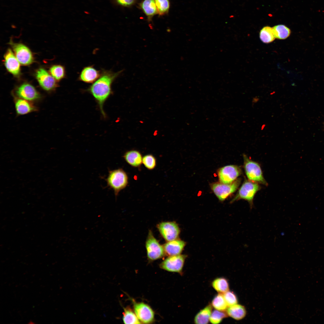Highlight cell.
<instances>
[{"instance_id":"obj_8","label":"cell","mask_w":324,"mask_h":324,"mask_svg":"<svg viewBox=\"0 0 324 324\" xmlns=\"http://www.w3.org/2000/svg\"><path fill=\"white\" fill-rule=\"evenodd\" d=\"M187 256L181 254L169 256L160 263V267L168 272L181 274Z\"/></svg>"},{"instance_id":"obj_11","label":"cell","mask_w":324,"mask_h":324,"mask_svg":"<svg viewBox=\"0 0 324 324\" xmlns=\"http://www.w3.org/2000/svg\"><path fill=\"white\" fill-rule=\"evenodd\" d=\"M15 56L20 64L28 65L33 62V58L29 49L24 44L20 43H10Z\"/></svg>"},{"instance_id":"obj_7","label":"cell","mask_w":324,"mask_h":324,"mask_svg":"<svg viewBox=\"0 0 324 324\" xmlns=\"http://www.w3.org/2000/svg\"><path fill=\"white\" fill-rule=\"evenodd\" d=\"M157 227L166 242L178 239L180 232L178 224L174 221L162 222L157 225Z\"/></svg>"},{"instance_id":"obj_23","label":"cell","mask_w":324,"mask_h":324,"mask_svg":"<svg viewBox=\"0 0 324 324\" xmlns=\"http://www.w3.org/2000/svg\"><path fill=\"white\" fill-rule=\"evenodd\" d=\"M123 307L124 312L123 313L122 320L124 323L131 324L141 323L138 319L134 312L130 308L128 307L125 308Z\"/></svg>"},{"instance_id":"obj_20","label":"cell","mask_w":324,"mask_h":324,"mask_svg":"<svg viewBox=\"0 0 324 324\" xmlns=\"http://www.w3.org/2000/svg\"><path fill=\"white\" fill-rule=\"evenodd\" d=\"M226 311L228 316L237 320L243 319L247 313L244 307L238 304L229 307Z\"/></svg>"},{"instance_id":"obj_6","label":"cell","mask_w":324,"mask_h":324,"mask_svg":"<svg viewBox=\"0 0 324 324\" xmlns=\"http://www.w3.org/2000/svg\"><path fill=\"white\" fill-rule=\"evenodd\" d=\"M241 182V179L238 178L229 184L214 183L212 184L211 188L219 200L223 201L237 190Z\"/></svg>"},{"instance_id":"obj_26","label":"cell","mask_w":324,"mask_h":324,"mask_svg":"<svg viewBox=\"0 0 324 324\" xmlns=\"http://www.w3.org/2000/svg\"><path fill=\"white\" fill-rule=\"evenodd\" d=\"M211 304L215 309L220 311H225L228 308L223 294L221 293H219L214 297Z\"/></svg>"},{"instance_id":"obj_21","label":"cell","mask_w":324,"mask_h":324,"mask_svg":"<svg viewBox=\"0 0 324 324\" xmlns=\"http://www.w3.org/2000/svg\"><path fill=\"white\" fill-rule=\"evenodd\" d=\"M212 306L209 304L200 310L194 317V322L197 324H208L212 312Z\"/></svg>"},{"instance_id":"obj_25","label":"cell","mask_w":324,"mask_h":324,"mask_svg":"<svg viewBox=\"0 0 324 324\" xmlns=\"http://www.w3.org/2000/svg\"><path fill=\"white\" fill-rule=\"evenodd\" d=\"M260 38L261 40L265 43H269L273 41L275 37L272 28L268 26L263 27L260 31Z\"/></svg>"},{"instance_id":"obj_30","label":"cell","mask_w":324,"mask_h":324,"mask_svg":"<svg viewBox=\"0 0 324 324\" xmlns=\"http://www.w3.org/2000/svg\"><path fill=\"white\" fill-rule=\"evenodd\" d=\"M142 164L148 170H152L156 166V159L152 154H147L143 157Z\"/></svg>"},{"instance_id":"obj_18","label":"cell","mask_w":324,"mask_h":324,"mask_svg":"<svg viewBox=\"0 0 324 324\" xmlns=\"http://www.w3.org/2000/svg\"><path fill=\"white\" fill-rule=\"evenodd\" d=\"M15 105L16 113L19 115H25L36 110L35 107L29 101L23 99H17Z\"/></svg>"},{"instance_id":"obj_19","label":"cell","mask_w":324,"mask_h":324,"mask_svg":"<svg viewBox=\"0 0 324 324\" xmlns=\"http://www.w3.org/2000/svg\"><path fill=\"white\" fill-rule=\"evenodd\" d=\"M140 7L149 21H151L153 17L158 14L154 0H143L140 3Z\"/></svg>"},{"instance_id":"obj_24","label":"cell","mask_w":324,"mask_h":324,"mask_svg":"<svg viewBox=\"0 0 324 324\" xmlns=\"http://www.w3.org/2000/svg\"><path fill=\"white\" fill-rule=\"evenodd\" d=\"M272 28L275 38L277 39H285L290 34V30L284 25H278Z\"/></svg>"},{"instance_id":"obj_2","label":"cell","mask_w":324,"mask_h":324,"mask_svg":"<svg viewBox=\"0 0 324 324\" xmlns=\"http://www.w3.org/2000/svg\"><path fill=\"white\" fill-rule=\"evenodd\" d=\"M106 181L108 187L113 190L116 199L120 191L127 186L128 177L124 170L120 168L110 170Z\"/></svg>"},{"instance_id":"obj_14","label":"cell","mask_w":324,"mask_h":324,"mask_svg":"<svg viewBox=\"0 0 324 324\" xmlns=\"http://www.w3.org/2000/svg\"><path fill=\"white\" fill-rule=\"evenodd\" d=\"M4 63L8 71L14 76L20 73V63L10 49H8L4 56Z\"/></svg>"},{"instance_id":"obj_17","label":"cell","mask_w":324,"mask_h":324,"mask_svg":"<svg viewBox=\"0 0 324 324\" xmlns=\"http://www.w3.org/2000/svg\"><path fill=\"white\" fill-rule=\"evenodd\" d=\"M123 158L127 163L134 167L140 168L142 164L143 157L140 152L137 150L127 151Z\"/></svg>"},{"instance_id":"obj_32","label":"cell","mask_w":324,"mask_h":324,"mask_svg":"<svg viewBox=\"0 0 324 324\" xmlns=\"http://www.w3.org/2000/svg\"><path fill=\"white\" fill-rule=\"evenodd\" d=\"M116 2L118 5L125 7H129L134 5L136 0H115Z\"/></svg>"},{"instance_id":"obj_3","label":"cell","mask_w":324,"mask_h":324,"mask_svg":"<svg viewBox=\"0 0 324 324\" xmlns=\"http://www.w3.org/2000/svg\"><path fill=\"white\" fill-rule=\"evenodd\" d=\"M244 168L248 180L266 186L268 183L265 179L259 164L250 159L246 155H243Z\"/></svg>"},{"instance_id":"obj_1","label":"cell","mask_w":324,"mask_h":324,"mask_svg":"<svg viewBox=\"0 0 324 324\" xmlns=\"http://www.w3.org/2000/svg\"><path fill=\"white\" fill-rule=\"evenodd\" d=\"M123 71L117 72L102 70L100 77L89 86L88 91L97 102L101 113L105 117L103 109L104 104L112 93V86L113 82Z\"/></svg>"},{"instance_id":"obj_22","label":"cell","mask_w":324,"mask_h":324,"mask_svg":"<svg viewBox=\"0 0 324 324\" xmlns=\"http://www.w3.org/2000/svg\"><path fill=\"white\" fill-rule=\"evenodd\" d=\"M212 285L213 288L219 293L223 294L229 290L228 280L224 277H219L214 279Z\"/></svg>"},{"instance_id":"obj_5","label":"cell","mask_w":324,"mask_h":324,"mask_svg":"<svg viewBox=\"0 0 324 324\" xmlns=\"http://www.w3.org/2000/svg\"><path fill=\"white\" fill-rule=\"evenodd\" d=\"M147 255L148 260L153 261L162 258L165 254L163 245L160 244L149 230L145 243Z\"/></svg>"},{"instance_id":"obj_16","label":"cell","mask_w":324,"mask_h":324,"mask_svg":"<svg viewBox=\"0 0 324 324\" xmlns=\"http://www.w3.org/2000/svg\"><path fill=\"white\" fill-rule=\"evenodd\" d=\"M101 72L96 69L93 66L84 67L80 73L78 79L87 83H93L100 76Z\"/></svg>"},{"instance_id":"obj_29","label":"cell","mask_w":324,"mask_h":324,"mask_svg":"<svg viewBox=\"0 0 324 324\" xmlns=\"http://www.w3.org/2000/svg\"><path fill=\"white\" fill-rule=\"evenodd\" d=\"M157 8L158 14L160 16L168 13L170 7L169 0H154Z\"/></svg>"},{"instance_id":"obj_4","label":"cell","mask_w":324,"mask_h":324,"mask_svg":"<svg viewBox=\"0 0 324 324\" xmlns=\"http://www.w3.org/2000/svg\"><path fill=\"white\" fill-rule=\"evenodd\" d=\"M261 189L259 184L249 180H245L239 189L231 202L243 199L247 201L252 207L255 195Z\"/></svg>"},{"instance_id":"obj_10","label":"cell","mask_w":324,"mask_h":324,"mask_svg":"<svg viewBox=\"0 0 324 324\" xmlns=\"http://www.w3.org/2000/svg\"><path fill=\"white\" fill-rule=\"evenodd\" d=\"M242 174V170L238 166L229 165L220 169L218 174L220 182L224 184L231 183Z\"/></svg>"},{"instance_id":"obj_13","label":"cell","mask_w":324,"mask_h":324,"mask_svg":"<svg viewBox=\"0 0 324 324\" xmlns=\"http://www.w3.org/2000/svg\"><path fill=\"white\" fill-rule=\"evenodd\" d=\"M36 77L40 86L46 91L52 90L57 86L55 79L44 68L37 70Z\"/></svg>"},{"instance_id":"obj_27","label":"cell","mask_w":324,"mask_h":324,"mask_svg":"<svg viewBox=\"0 0 324 324\" xmlns=\"http://www.w3.org/2000/svg\"><path fill=\"white\" fill-rule=\"evenodd\" d=\"M51 75L56 80H60L64 78L65 75L64 67L60 65L52 66L50 69Z\"/></svg>"},{"instance_id":"obj_9","label":"cell","mask_w":324,"mask_h":324,"mask_svg":"<svg viewBox=\"0 0 324 324\" xmlns=\"http://www.w3.org/2000/svg\"><path fill=\"white\" fill-rule=\"evenodd\" d=\"M134 311L141 323L149 324L154 320V313L148 304L142 302H136L132 300Z\"/></svg>"},{"instance_id":"obj_12","label":"cell","mask_w":324,"mask_h":324,"mask_svg":"<svg viewBox=\"0 0 324 324\" xmlns=\"http://www.w3.org/2000/svg\"><path fill=\"white\" fill-rule=\"evenodd\" d=\"M19 98L29 101H34L40 98V95L34 86L28 83H24L17 87L15 91Z\"/></svg>"},{"instance_id":"obj_15","label":"cell","mask_w":324,"mask_h":324,"mask_svg":"<svg viewBox=\"0 0 324 324\" xmlns=\"http://www.w3.org/2000/svg\"><path fill=\"white\" fill-rule=\"evenodd\" d=\"M185 245V242L178 238L167 242L163 246L165 254L169 256L180 254Z\"/></svg>"},{"instance_id":"obj_31","label":"cell","mask_w":324,"mask_h":324,"mask_svg":"<svg viewBox=\"0 0 324 324\" xmlns=\"http://www.w3.org/2000/svg\"><path fill=\"white\" fill-rule=\"evenodd\" d=\"M223 295L228 307L238 303L237 297L233 291L228 290L224 293Z\"/></svg>"},{"instance_id":"obj_28","label":"cell","mask_w":324,"mask_h":324,"mask_svg":"<svg viewBox=\"0 0 324 324\" xmlns=\"http://www.w3.org/2000/svg\"><path fill=\"white\" fill-rule=\"evenodd\" d=\"M228 316L226 312L225 311L215 309L212 311L210 316L209 321L212 324H219L224 319Z\"/></svg>"}]
</instances>
